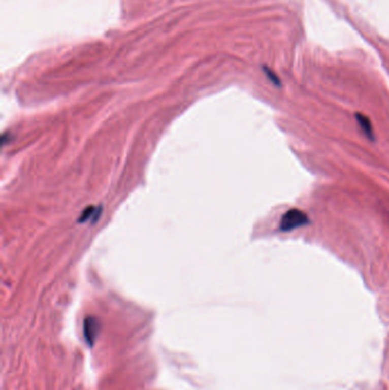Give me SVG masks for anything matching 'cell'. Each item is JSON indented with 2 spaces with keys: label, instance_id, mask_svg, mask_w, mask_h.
<instances>
[{
  "label": "cell",
  "instance_id": "obj_1",
  "mask_svg": "<svg viewBox=\"0 0 389 390\" xmlns=\"http://www.w3.org/2000/svg\"><path fill=\"white\" fill-rule=\"evenodd\" d=\"M308 216L304 211L299 209H290L286 211L281 218L280 231L281 232H291L298 227L308 224Z\"/></svg>",
  "mask_w": 389,
  "mask_h": 390
},
{
  "label": "cell",
  "instance_id": "obj_2",
  "mask_svg": "<svg viewBox=\"0 0 389 390\" xmlns=\"http://www.w3.org/2000/svg\"><path fill=\"white\" fill-rule=\"evenodd\" d=\"M356 120H358V122L360 124L361 129L363 130V133L367 135L368 138L370 139H374V136H373V128H372V123H371V120H370L367 115H364L362 113H358L356 114Z\"/></svg>",
  "mask_w": 389,
  "mask_h": 390
}]
</instances>
